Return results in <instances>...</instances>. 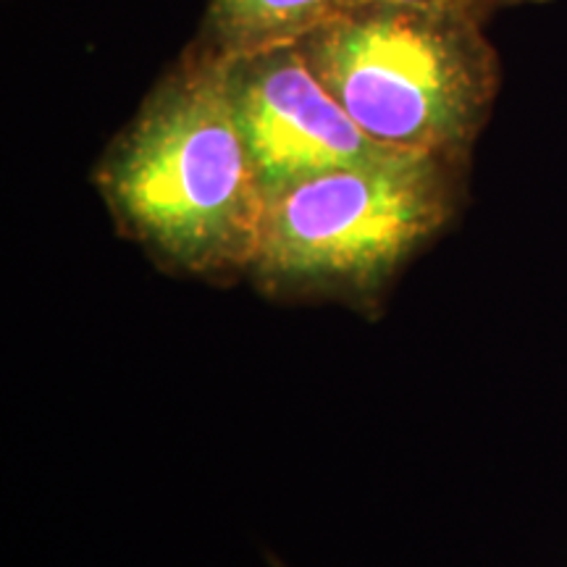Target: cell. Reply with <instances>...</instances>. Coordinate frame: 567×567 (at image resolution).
<instances>
[{
  "label": "cell",
  "instance_id": "6da1fadb",
  "mask_svg": "<svg viewBox=\"0 0 567 567\" xmlns=\"http://www.w3.org/2000/svg\"><path fill=\"white\" fill-rule=\"evenodd\" d=\"M116 224L174 271H252L268 197L239 132L226 63L200 45L155 87L97 166Z\"/></svg>",
  "mask_w": 567,
  "mask_h": 567
},
{
  "label": "cell",
  "instance_id": "7a4b0ae2",
  "mask_svg": "<svg viewBox=\"0 0 567 567\" xmlns=\"http://www.w3.org/2000/svg\"><path fill=\"white\" fill-rule=\"evenodd\" d=\"M354 124L396 153L467 161L499 90L481 21L360 3L295 42Z\"/></svg>",
  "mask_w": 567,
  "mask_h": 567
},
{
  "label": "cell",
  "instance_id": "8992f818",
  "mask_svg": "<svg viewBox=\"0 0 567 567\" xmlns=\"http://www.w3.org/2000/svg\"><path fill=\"white\" fill-rule=\"evenodd\" d=\"M360 3H386V6H413V9L444 11V13H463L484 21L488 11L499 6V0H360ZM358 3V6H360Z\"/></svg>",
  "mask_w": 567,
  "mask_h": 567
},
{
  "label": "cell",
  "instance_id": "5b68a950",
  "mask_svg": "<svg viewBox=\"0 0 567 567\" xmlns=\"http://www.w3.org/2000/svg\"><path fill=\"white\" fill-rule=\"evenodd\" d=\"M358 3L360 0H210L203 48L218 59H243L295 45Z\"/></svg>",
  "mask_w": 567,
  "mask_h": 567
},
{
  "label": "cell",
  "instance_id": "277c9868",
  "mask_svg": "<svg viewBox=\"0 0 567 567\" xmlns=\"http://www.w3.org/2000/svg\"><path fill=\"white\" fill-rule=\"evenodd\" d=\"M224 63L234 116L268 200L310 176L396 153L354 124L297 45Z\"/></svg>",
  "mask_w": 567,
  "mask_h": 567
},
{
  "label": "cell",
  "instance_id": "52a82bcc",
  "mask_svg": "<svg viewBox=\"0 0 567 567\" xmlns=\"http://www.w3.org/2000/svg\"><path fill=\"white\" fill-rule=\"evenodd\" d=\"M502 3H544V0H499V6Z\"/></svg>",
  "mask_w": 567,
  "mask_h": 567
},
{
  "label": "cell",
  "instance_id": "3957f363",
  "mask_svg": "<svg viewBox=\"0 0 567 567\" xmlns=\"http://www.w3.org/2000/svg\"><path fill=\"white\" fill-rule=\"evenodd\" d=\"M465 161L394 153L310 176L268 200L252 276L274 295L371 300L452 221Z\"/></svg>",
  "mask_w": 567,
  "mask_h": 567
}]
</instances>
